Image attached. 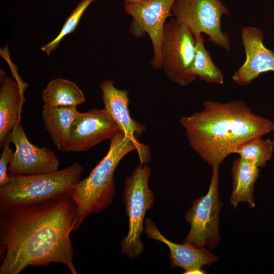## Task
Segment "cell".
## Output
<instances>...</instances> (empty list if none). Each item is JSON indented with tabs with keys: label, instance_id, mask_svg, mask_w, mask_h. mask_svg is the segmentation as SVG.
Segmentation results:
<instances>
[{
	"label": "cell",
	"instance_id": "1",
	"mask_svg": "<svg viewBox=\"0 0 274 274\" xmlns=\"http://www.w3.org/2000/svg\"><path fill=\"white\" fill-rule=\"evenodd\" d=\"M76 204L69 193L31 203L0 206V274H18L29 266H74L71 228Z\"/></svg>",
	"mask_w": 274,
	"mask_h": 274
},
{
	"label": "cell",
	"instance_id": "2",
	"mask_svg": "<svg viewBox=\"0 0 274 274\" xmlns=\"http://www.w3.org/2000/svg\"><path fill=\"white\" fill-rule=\"evenodd\" d=\"M202 110L182 116L190 147L212 168L242 144L274 131V123L253 113L242 100H206Z\"/></svg>",
	"mask_w": 274,
	"mask_h": 274
},
{
	"label": "cell",
	"instance_id": "3",
	"mask_svg": "<svg viewBox=\"0 0 274 274\" xmlns=\"http://www.w3.org/2000/svg\"><path fill=\"white\" fill-rule=\"evenodd\" d=\"M110 141L107 154L69 193L77 207L71 232L77 231L89 215L99 213L111 204L117 193L114 172L125 156L137 150L134 143L119 129Z\"/></svg>",
	"mask_w": 274,
	"mask_h": 274
},
{
	"label": "cell",
	"instance_id": "4",
	"mask_svg": "<svg viewBox=\"0 0 274 274\" xmlns=\"http://www.w3.org/2000/svg\"><path fill=\"white\" fill-rule=\"evenodd\" d=\"M83 166L75 162L61 170L31 176L9 175L8 183L0 187V206L44 201L69 193L81 180Z\"/></svg>",
	"mask_w": 274,
	"mask_h": 274
},
{
	"label": "cell",
	"instance_id": "5",
	"mask_svg": "<svg viewBox=\"0 0 274 274\" xmlns=\"http://www.w3.org/2000/svg\"><path fill=\"white\" fill-rule=\"evenodd\" d=\"M151 173L146 164H141L127 177L124 182L122 200L128 218V233L121 242V252L130 258L138 257L143 252L141 235L144 230L146 213L154 203L153 192L148 186Z\"/></svg>",
	"mask_w": 274,
	"mask_h": 274
},
{
	"label": "cell",
	"instance_id": "6",
	"mask_svg": "<svg viewBox=\"0 0 274 274\" xmlns=\"http://www.w3.org/2000/svg\"><path fill=\"white\" fill-rule=\"evenodd\" d=\"M195 49L193 33L175 18L166 22L161 44L162 68L173 82L186 86L196 80L190 68Z\"/></svg>",
	"mask_w": 274,
	"mask_h": 274
},
{
	"label": "cell",
	"instance_id": "7",
	"mask_svg": "<svg viewBox=\"0 0 274 274\" xmlns=\"http://www.w3.org/2000/svg\"><path fill=\"white\" fill-rule=\"evenodd\" d=\"M172 13L194 35L203 33L208 41L230 50L229 35L221 29L222 17L229 11L220 0H175Z\"/></svg>",
	"mask_w": 274,
	"mask_h": 274
},
{
	"label": "cell",
	"instance_id": "8",
	"mask_svg": "<svg viewBox=\"0 0 274 274\" xmlns=\"http://www.w3.org/2000/svg\"><path fill=\"white\" fill-rule=\"evenodd\" d=\"M219 168H212L208 193L196 198L185 216L190 229L184 243L215 248L220 242L219 214L223 203L219 194Z\"/></svg>",
	"mask_w": 274,
	"mask_h": 274
},
{
	"label": "cell",
	"instance_id": "9",
	"mask_svg": "<svg viewBox=\"0 0 274 274\" xmlns=\"http://www.w3.org/2000/svg\"><path fill=\"white\" fill-rule=\"evenodd\" d=\"M175 0H148L136 4H125L124 11L132 17L130 32L136 38L147 34L151 40L153 56L152 66L162 68L161 44L168 17L174 16L172 9Z\"/></svg>",
	"mask_w": 274,
	"mask_h": 274
},
{
	"label": "cell",
	"instance_id": "10",
	"mask_svg": "<svg viewBox=\"0 0 274 274\" xmlns=\"http://www.w3.org/2000/svg\"><path fill=\"white\" fill-rule=\"evenodd\" d=\"M10 140L15 150L8 167L9 175H36L58 170L59 160L55 153L49 148H40L31 144L25 134L21 120L12 131Z\"/></svg>",
	"mask_w": 274,
	"mask_h": 274
},
{
	"label": "cell",
	"instance_id": "11",
	"mask_svg": "<svg viewBox=\"0 0 274 274\" xmlns=\"http://www.w3.org/2000/svg\"><path fill=\"white\" fill-rule=\"evenodd\" d=\"M104 108L122 131L137 147L136 152L141 164L148 162L151 158L149 146L140 142L139 137L146 130L145 126L132 119L129 110V92L119 89L114 81L106 79L99 84Z\"/></svg>",
	"mask_w": 274,
	"mask_h": 274
},
{
	"label": "cell",
	"instance_id": "12",
	"mask_svg": "<svg viewBox=\"0 0 274 274\" xmlns=\"http://www.w3.org/2000/svg\"><path fill=\"white\" fill-rule=\"evenodd\" d=\"M8 48L1 51V55L7 61L12 76L0 71V147L3 148L16 124L21 120L24 93L27 84L19 76L17 66L11 61Z\"/></svg>",
	"mask_w": 274,
	"mask_h": 274
},
{
	"label": "cell",
	"instance_id": "13",
	"mask_svg": "<svg viewBox=\"0 0 274 274\" xmlns=\"http://www.w3.org/2000/svg\"><path fill=\"white\" fill-rule=\"evenodd\" d=\"M119 128L106 109L80 112L74 120L66 152H84L110 139Z\"/></svg>",
	"mask_w": 274,
	"mask_h": 274
},
{
	"label": "cell",
	"instance_id": "14",
	"mask_svg": "<svg viewBox=\"0 0 274 274\" xmlns=\"http://www.w3.org/2000/svg\"><path fill=\"white\" fill-rule=\"evenodd\" d=\"M241 38L246 59L232 79L236 84L246 86L261 73L274 72V51L264 45L263 32L256 27H244Z\"/></svg>",
	"mask_w": 274,
	"mask_h": 274
},
{
	"label": "cell",
	"instance_id": "15",
	"mask_svg": "<svg viewBox=\"0 0 274 274\" xmlns=\"http://www.w3.org/2000/svg\"><path fill=\"white\" fill-rule=\"evenodd\" d=\"M144 231L148 238L160 241L165 244L169 251L170 267H179L185 273H203V265H210L218 259L204 247L184 243H173L166 238L159 231L154 222L150 218L145 220Z\"/></svg>",
	"mask_w": 274,
	"mask_h": 274
},
{
	"label": "cell",
	"instance_id": "16",
	"mask_svg": "<svg viewBox=\"0 0 274 274\" xmlns=\"http://www.w3.org/2000/svg\"><path fill=\"white\" fill-rule=\"evenodd\" d=\"M79 113L77 106L43 105L42 115L45 129L58 150L66 152L71 126Z\"/></svg>",
	"mask_w": 274,
	"mask_h": 274
},
{
	"label": "cell",
	"instance_id": "17",
	"mask_svg": "<svg viewBox=\"0 0 274 274\" xmlns=\"http://www.w3.org/2000/svg\"><path fill=\"white\" fill-rule=\"evenodd\" d=\"M259 172L258 167L241 157L233 161L231 169L233 189L230 202L234 209L239 203L246 202L250 208L255 207L254 186Z\"/></svg>",
	"mask_w": 274,
	"mask_h": 274
},
{
	"label": "cell",
	"instance_id": "18",
	"mask_svg": "<svg viewBox=\"0 0 274 274\" xmlns=\"http://www.w3.org/2000/svg\"><path fill=\"white\" fill-rule=\"evenodd\" d=\"M42 98L44 105L49 107L77 106L85 101L82 90L73 82L63 78L49 82Z\"/></svg>",
	"mask_w": 274,
	"mask_h": 274
},
{
	"label": "cell",
	"instance_id": "19",
	"mask_svg": "<svg viewBox=\"0 0 274 274\" xmlns=\"http://www.w3.org/2000/svg\"><path fill=\"white\" fill-rule=\"evenodd\" d=\"M194 36L195 49L194 58L190 68L191 74L209 84H223V74L215 65L210 53L206 49L202 33H197Z\"/></svg>",
	"mask_w": 274,
	"mask_h": 274
},
{
	"label": "cell",
	"instance_id": "20",
	"mask_svg": "<svg viewBox=\"0 0 274 274\" xmlns=\"http://www.w3.org/2000/svg\"><path fill=\"white\" fill-rule=\"evenodd\" d=\"M274 142L259 137L251 139L236 147L234 153L258 167H264L271 158Z\"/></svg>",
	"mask_w": 274,
	"mask_h": 274
},
{
	"label": "cell",
	"instance_id": "21",
	"mask_svg": "<svg viewBox=\"0 0 274 274\" xmlns=\"http://www.w3.org/2000/svg\"><path fill=\"white\" fill-rule=\"evenodd\" d=\"M94 1L82 0L67 18L58 36L51 42L42 46V51L49 56L55 50L62 39L76 29L84 12Z\"/></svg>",
	"mask_w": 274,
	"mask_h": 274
},
{
	"label": "cell",
	"instance_id": "22",
	"mask_svg": "<svg viewBox=\"0 0 274 274\" xmlns=\"http://www.w3.org/2000/svg\"><path fill=\"white\" fill-rule=\"evenodd\" d=\"M11 143L10 136L2 148L3 151L0 157V187L8 183L10 180L8 173V167L14 153L10 146Z\"/></svg>",
	"mask_w": 274,
	"mask_h": 274
},
{
	"label": "cell",
	"instance_id": "23",
	"mask_svg": "<svg viewBox=\"0 0 274 274\" xmlns=\"http://www.w3.org/2000/svg\"><path fill=\"white\" fill-rule=\"evenodd\" d=\"M148 0H124L125 4H136L144 3Z\"/></svg>",
	"mask_w": 274,
	"mask_h": 274
}]
</instances>
